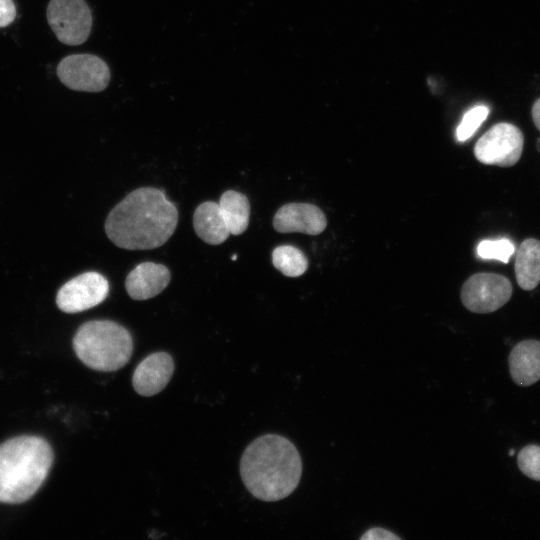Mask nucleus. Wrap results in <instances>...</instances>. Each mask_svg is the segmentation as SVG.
Here are the masks:
<instances>
[{
    "instance_id": "nucleus-25",
    "label": "nucleus",
    "mask_w": 540,
    "mask_h": 540,
    "mask_svg": "<svg viewBox=\"0 0 540 540\" xmlns=\"http://www.w3.org/2000/svg\"><path fill=\"white\" fill-rule=\"evenodd\" d=\"M513 454H514V450L512 449L510 450L509 455H513Z\"/></svg>"
},
{
    "instance_id": "nucleus-18",
    "label": "nucleus",
    "mask_w": 540,
    "mask_h": 540,
    "mask_svg": "<svg viewBox=\"0 0 540 540\" xmlns=\"http://www.w3.org/2000/svg\"><path fill=\"white\" fill-rule=\"evenodd\" d=\"M513 243L506 238L497 240H483L477 246V254L482 259H494L508 263L514 254Z\"/></svg>"
},
{
    "instance_id": "nucleus-13",
    "label": "nucleus",
    "mask_w": 540,
    "mask_h": 540,
    "mask_svg": "<svg viewBox=\"0 0 540 540\" xmlns=\"http://www.w3.org/2000/svg\"><path fill=\"white\" fill-rule=\"evenodd\" d=\"M509 371L512 380L519 386H530L540 380V341L523 340L511 350Z\"/></svg>"
},
{
    "instance_id": "nucleus-23",
    "label": "nucleus",
    "mask_w": 540,
    "mask_h": 540,
    "mask_svg": "<svg viewBox=\"0 0 540 540\" xmlns=\"http://www.w3.org/2000/svg\"><path fill=\"white\" fill-rule=\"evenodd\" d=\"M532 119L535 126L540 130V98L537 99L533 104Z\"/></svg>"
},
{
    "instance_id": "nucleus-5",
    "label": "nucleus",
    "mask_w": 540,
    "mask_h": 540,
    "mask_svg": "<svg viewBox=\"0 0 540 540\" xmlns=\"http://www.w3.org/2000/svg\"><path fill=\"white\" fill-rule=\"evenodd\" d=\"M47 22L57 39L66 45L84 43L92 29V13L85 0H50Z\"/></svg>"
},
{
    "instance_id": "nucleus-11",
    "label": "nucleus",
    "mask_w": 540,
    "mask_h": 540,
    "mask_svg": "<svg viewBox=\"0 0 540 540\" xmlns=\"http://www.w3.org/2000/svg\"><path fill=\"white\" fill-rule=\"evenodd\" d=\"M174 369V361L170 354L166 352L152 353L144 358L134 370L133 388L141 396H153L167 386Z\"/></svg>"
},
{
    "instance_id": "nucleus-22",
    "label": "nucleus",
    "mask_w": 540,
    "mask_h": 540,
    "mask_svg": "<svg viewBox=\"0 0 540 540\" xmlns=\"http://www.w3.org/2000/svg\"><path fill=\"white\" fill-rule=\"evenodd\" d=\"M361 540H399V536L389 530L380 527H374L367 530L361 537Z\"/></svg>"
},
{
    "instance_id": "nucleus-21",
    "label": "nucleus",
    "mask_w": 540,
    "mask_h": 540,
    "mask_svg": "<svg viewBox=\"0 0 540 540\" xmlns=\"http://www.w3.org/2000/svg\"><path fill=\"white\" fill-rule=\"evenodd\" d=\"M16 6L13 0H0V28L10 25L16 18Z\"/></svg>"
},
{
    "instance_id": "nucleus-8",
    "label": "nucleus",
    "mask_w": 540,
    "mask_h": 540,
    "mask_svg": "<svg viewBox=\"0 0 540 540\" xmlns=\"http://www.w3.org/2000/svg\"><path fill=\"white\" fill-rule=\"evenodd\" d=\"M512 285L508 278L495 273H477L461 288L463 305L474 313H491L508 302Z\"/></svg>"
},
{
    "instance_id": "nucleus-7",
    "label": "nucleus",
    "mask_w": 540,
    "mask_h": 540,
    "mask_svg": "<svg viewBox=\"0 0 540 540\" xmlns=\"http://www.w3.org/2000/svg\"><path fill=\"white\" fill-rule=\"evenodd\" d=\"M56 74L69 89L84 92L103 91L111 77L107 63L93 54L64 57L57 65Z\"/></svg>"
},
{
    "instance_id": "nucleus-4",
    "label": "nucleus",
    "mask_w": 540,
    "mask_h": 540,
    "mask_svg": "<svg viewBox=\"0 0 540 540\" xmlns=\"http://www.w3.org/2000/svg\"><path fill=\"white\" fill-rule=\"evenodd\" d=\"M73 348L87 367L111 372L130 360L133 339L125 327L114 321L92 320L78 328L73 337Z\"/></svg>"
},
{
    "instance_id": "nucleus-15",
    "label": "nucleus",
    "mask_w": 540,
    "mask_h": 540,
    "mask_svg": "<svg viewBox=\"0 0 540 540\" xmlns=\"http://www.w3.org/2000/svg\"><path fill=\"white\" fill-rule=\"evenodd\" d=\"M515 275L518 285L527 291L533 290L540 282V241L534 238L524 240L515 258Z\"/></svg>"
},
{
    "instance_id": "nucleus-17",
    "label": "nucleus",
    "mask_w": 540,
    "mask_h": 540,
    "mask_svg": "<svg viewBox=\"0 0 540 540\" xmlns=\"http://www.w3.org/2000/svg\"><path fill=\"white\" fill-rule=\"evenodd\" d=\"M272 263L288 277L301 276L308 267V260L303 252L291 245L276 247L272 252Z\"/></svg>"
},
{
    "instance_id": "nucleus-1",
    "label": "nucleus",
    "mask_w": 540,
    "mask_h": 540,
    "mask_svg": "<svg viewBox=\"0 0 540 540\" xmlns=\"http://www.w3.org/2000/svg\"><path fill=\"white\" fill-rule=\"evenodd\" d=\"M178 212L162 190L138 188L108 214L105 231L118 247L149 250L163 245L174 233Z\"/></svg>"
},
{
    "instance_id": "nucleus-2",
    "label": "nucleus",
    "mask_w": 540,
    "mask_h": 540,
    "mask_svg": "<svg viewBox=\"0 0 540 540\" xmlns=\"http://www.w3.org/2000/svg\"><path fill=\"white\" fill-rule=\"evenodd\" d=\"M240 475L247 490L257 499L273 502L288 497L298 486L302 460L287 438L267 434L256 438L240 459Z\"/></svg>"
},
{
    "instance_id": "nucleus-9",
    "label": "nucleus",
    "mask_w": 540,
    "mask_h": 540,
    "mask_svg": "<svg viewBox=\"0 0 540 540\" xmlns=\"http://www.w3.org/2000/svg\"><path fill=\"white\" fill-rule=\"evenodd\" d=\"M109 283L100 273H82L66 282L58 291L56 304L65 313H78L105 300Z\"/></svg>"
},
{
    "instance_id": "nucleus-19",
    "label": "nucleus",
    "mask_w": 540,
    "mask_h": 540,
    "mask_svg": "<svg viewBox=\"0 0 540 540\" xmlns=\"http://www.w3.org/2000/svg\"><path fill=\"white\" fill-rule=\"evenodd\" d=\"M489 108L485 105H477L467 111L456 129L458 141H466L480 127L487 118Z\"/></svg>"
},
{
    "instance_id": "nucleus-24",
    "label": "nucleus",
    "mask_w": 540,
    "mask_h": 540,
    "mask_svg": "<svg viewBox=\"0 0 540 540\" xmlns=\"http://www.w3.org/2000/svg\"><path fill=\"white\" fill-rule=\"evenodd\" d=\"M536 148H537L538 152L540 153V137L536 141Z\"/></svg>"
},
{
    "instance_id": "nucleus-3",
    "label": "nucleus",
    "mask_w": 540,
    "mask_h": 540,
    "mask_svg": "<svg viewBox=\"0 0 540 540\" xmlns=\"http://www.w3.org/2000/svg\"><path fill=\"white\" fill-rule=\"evenodd\" d=\"M54 459L42 437L21 435L0 444V503L29 500L46 480Z\"/></svg>"
},
{
    "instance_id": "nucleus-14",
    "label": "nucleus",
    "mask_w": 540,
    "mask_h": 540,
    "mask_svg": "<svg viewBox=\"0 0 540 540\" xmlns=\"http://www.w3.org/2000/svg\"><path fill=\"white\" fill-rule=\"evenodd\" d=\"M196 234L211 245L223 243L230 235L219 203L207 201L201 203L193 215Z\"/></svg>"
},
{
    "instance_id": "nucleus-16",
    "label": "nucleus",
    "mask_w": 540,
    "mask_h": 540,
    "mask_svg": "<svg viewBox=\"0 0 540 540\" xmlns=\"http://www.w3.org/2000/svg\"><path fill=\"white\" fill-rule=\"evenodd\" d=\"M219 206L230 234H242L249 224L250 204L247 197L240 192L227 190L221 195Z\"/></svg>"
},
{
    "instance_id": "nucleus-20",
    "label": "nucleus",
    "mask_w": 540,
    "mask_h": 540,
    "mask_svg": "<svg viewBox=\"0 0 540 540\" xmlns=\"http://www.w3.org/2000/svg\"><path fill=\"white\" fill-rule=\"evenodd\" d=\"M517 463L525 476L540 481V446L531 444L523 447L518 453Z\"/></svg>"
},
{
    "instance_id": "nucleus-6",
    "label": "nucleus",
    "mask_w": 540,
    "mask_h": 540,
    "mask_svg": "<svg viewBox=\"0 0 540 540\" xmlns=\"http://www.w3.org/2000/svg\"><path fill=\"white\" fill-rule=\"evenodd\" d=\"M523 144L521 130L513 124L502 122L493 125L480 137L474 154L483 164L511 167L519 161Z\"/></svg>"
},
{
    "instance_id": "nucleus-10",
    "label": "nucleus",
    "mask_w": 540,
    "mask_h": 540,
    "mask_svg": "<svg viewBox=\"0 0 540 540\" xmlns=\"http://www.w3.org/2000/svg\"><path fill=\"white\" fill-rule=\"evenodd\" d=\"M327 226L324 213L309 203H288L278 209L273 218V227L280 233L301 232L317 235Z\"/></svg>"
},
{
    "instance_id": "nucleus-12",
    "label": "nucleus",
    "mask_w": 540,
    "mask_h": 540,
    "mask_svg": "<svg viewBox=\"0 0 540 540\" xmlns=\"http://www.w3.org/2000/svg\"><path fill=\"white\" fill-rule=\"evenodd\" d=\"M170 282V271L163 264L143 262L126 277L125 288L134 300H147L162 292Z\"/></svg>"
}]
</instances>
